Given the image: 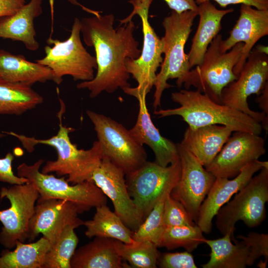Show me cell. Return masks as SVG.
Returning a JSON list of instances; mask_svg holds the SVG:
<instances>
[{
  "label": "cell",
  "mask_w": 268,
  "mask_h": 268,
  "mask_svg": "<svg viewBox=\"0 0 268 268\" xmlns=\"http://www.w3.org/2000/svg\"><path fill=\"white\" fill-rule=\"evenodd\" d=\"M72 225H67L47 252L42 268H71L70 261L79 239Z\"/></svg>",
  "instance_id": "4dcf8cb0"
},
{
  "label": "cell",
  "mask_w": 268,
  "mask_h": 268,
  "mask_svg": "<svg viewBox=\"0 0 268 268\" xmlns=\"http://www.w3.org/2000/svg\"></svg>",
  "instance_id": "b9f144b4"
},
{
  "label": "cell",
  "mask_w": 268,
  "mask_h": 268,
  "mask_svg": "<svg viewBox=\"0 0 268 268\" xmlns=\"http://www.w3.org/2000/svg\"><path fill=\"white\" fill-rule=\"evenodd\" d=\"M180 160L167 166L146 161L136 171L125 175L129 194L143 220L167 192H171L181 175Z\"/></svg>",
  "instance_id": "7c38bea8"
},
{
  "label": "cell",
  "mask_w": 268,
  "mask_h": 268,
  "mask_svg": "<svg viewBox=\"0 0 268 268\" xmlns=\"http://www.w3.org/2000/svg\"><path fill=\"white\" fill-rule=\"evenodd\" d=\"M80 20L83 40L87 46L94 48L97 67L92 79L81 81L76 87L87 89L89 96L94 98L103 92L112 93L131 86L126 60L137 59L141 53L133 34L134 22L131 20L115 28L113 14H100Z\"/></svg>",
  "instance_id": "6da1fadb"
},
{
  "label": "cell",
  "mask_w": 268,
  "mask_h": 268,
  "mask_svg": "<svg viewBox=\"0 0 268 268\" xmlns=\"http://www.w3.org/2000/svg\"><path fill=\"white\" fill-rule=\"evenodd\" d=\"M265 144L259 134L235 131L205 168L216 178H233L247 164L265 154Z\"/></svg>",
  "instance_id": "2e32d148"
},
{
  "label": "cell",
  "mask_w": 268,
  "mask_h": 268,
  "mask_svg": "<svg viewBox=\"0 0 268 268\" xmlns=\"http://www.w3.org/2000/svg\"><path fill=\"white\" fill-rule=\"evenodd\" d=\"M69 2L73 5L79 6L83 10L93 14V15H98L100 14V11L90 9L85 6L79 3L77 0H67Z\"/></svg>",
  "instance_id": "60d3db41"
},
{
  "label": "cell",
  "mask_w": 268,
  "mask_h": 268,
  "mask_svg": "<svg viewBox=\"0 0 268 268\" xmlns=\"http://www.w3.org/2000/svg\"><path fill=\"white\" fill-rule=\"evenodd\" d=\"M85 235L89 238L99 237L112 238L125 243H132L134 231L126 226L120 218L106 204L96 207L92 219L84 221Z\"/></svg>",
  "instance_id": "83f0119b"
},
{
  "label": "cell",
  "mask_w": 268,
  "mask_h": 268,
  "mask_svg": "<svg viewBox=\"0 0 268 268\" xmlns=\"http://www.w3.org/2000/svg\"><path fill=\"white\" fill-rule=\"evenodd\" d=\"M265 167H268V161L257 160L247 164L232 179L224 177L215 178L201 203L196 223L203 233L208 234L211 232L212 219L218 210L243 188L256 172Z\"/></svg>",
  "instance_id": "d6986e66"
},
{
  "label": "cell",
  "mask_w": 268,
  "mask_h": 268,
  "mask_svg": "<svg viewBox=\"0 0 268 268\" xmlns=\"http://www.w3.org/2000/svg\"><path fill=\"white\" fill-rule=\"evenodd\" d=\"M197 15V11L194 10L181 13L172 10L162 21L165 31L164 36L162 37L164 57L154 85V110L161 105L164 91L171 87L168 80L176 79L177 86L181 87L191 70L187 54L185 52V46Z\"/></svg>",
  "instance_id": "277c9868"
},
{
  "label": "cell",
  "mask_w": 268,
  "mask_h": 268,
  "mask_svg": "<svg viewBox=\"0 0 268 268\" xmlns=\"http://www.w3.org/2000/svg\"><path fill=\"white\" fill-rule=\"evenodd\" d=\"M206 0H213L220 7H226L230 4H242L249 5L258 9L268 10V0H196L197 4Z\"/></svg>",
  "instance_id": "8d00e7d4"
},
{
  "label": "cell",
  "mask_w": 268,
  "mask_h": 268,
  "mask_svg": "<svg viewBox=\"0 0 268 268\" xmlns=\"http://www.w3.org/2000/svg\"><path fill=\"white\" fill-rule=\"evenodd\" d=\"M233 11L232 8L218 9L210 0L199 4L197 10L199 24L187 54L191 68L201 64L209 45L222 28L223 18Z\"/></svg>",
  "instance_id": "603a6c76"
},
{
  "label": "cell",
  "mask_w": 268,
  "mask_h": 268,
  "mask_svg": "<svg viewBox=\"0 0 268 268\" xmlns=\"http://www.w3.org/2000/svg\"><path fill=\"white\" fill-rule=\"evenodd\" d=\"M163 219L165 227L197 224L190 218L182 203L172 198L170 193L167 195L164 201Z\"/></svg>",
  "instance_id": "836d02e7"
},
{
  "label": "cell",
  "mask_w": 268,
  "mask_h": 268,
  "mask_svg": "<svg viewBox=\"0 0 268 268\" xmlns=\"http://www.w3.org/2000/svg\"><path fill=\"white\" fill-rule=\"evenodd\" d=\"M146 97L143 94L135 97L138 102V113L135 125L129 131L140 144H146L151 149L156 163L167 166L180 160L177 144L163 136L153 123Z\"/></svg>",
  "instance_id": "44dd1931"
},
{
  "label": "cell",
  "mask_w": 268,
  "mask_h": 268,
  "mask_svg": "<svg viewBox=\"0 0 268 268\" xmlns=\"http://www.w3.org/2000/svg\"><path fill=\"white\" fill-rule=\"evenodd\" d=\"M116 251L131 268H156L161 254L158 247L149 241H135L125 243L115 239Z\"/></svg>",
  "instance_id": "f546056e"
},
{
  "label": "cell",
  "mask_w": 268,
  "mask_h": 268,
  "mask_svg": "<svg viewBox=\"0 0 268 268\" xmlns=\"http://www.w3.org/2000/svg\"><path fill=\"white\" fill-rule=\"evenodd\" d=\"M6 135L3 132L0 133V139ZM14 159V155L11 152H8L4 158H0V182L11 185L22 184L28 182L27 179L14 174L12 169Z\"/></svg>",
  "instance_id": "d590c367"
},
{
  "label": "cell",
  "mask_w": 268,
  "mask_h": 268,
  "mask_svg": "<svg viewBox=\"0 0 268 268\" xmlns=\"http://www.w3.org/2000/svg\"><path fill=\"white\" fill-rule=\"evenodd\" d=\"M152 1H130L133 5V10L129 16L120 21V25L125 24L131 20L134 14L138 15L141 20L143 35L142 50L137 59L128 58L125 63L128 72L136 80L137 85L123 89L126 94L134 97L141 94L147 95L150 91L156 81V72L163 59L162 38L157 35L148 21V11Z\"/></svg>",
  "instance_id": "8992f818"
},
{
  "label": "cell",
  "mask_w": 268,
  "mask_h": 268,
  "mask_svg": "<svg viewBox=\"0 0 268 268\" xmlns=\"http://www.w3.org/2000/svg\"><path fill=\"white\" fill-rule=\"evenodd\" d=\"M170 193L167 192L162 195L144 221L134 232L133 239L134 241H149L158 246L165 227L163 219L164 201L166 196Z\"/></svg>",
  "instance_id": "d6a6232c"
},
{
  "label": "cell",
  "mask_w": 268,
  "mask_h": 268,
  "mask_svg": "<svg viewBox=\"0 0 268 268\" xmlns=\"http://www.w3.org/2000/svg\"><path fill=\"white\" fill-rule=\"evenodd\" d=\"M205 238L197 224L193 226L165 227L158 247H165L168 250L182 247L192 252Z\"/></svg>",
  "instance_id": "1f68e13d"
},
{
  "label": "cell",
  "mask_w": 268,
  "mask_h": 268,
  "mask_svg": "<svg viewBox=\"0 0 268 268\" xmlns=\"http://www.w3.org/2000/svg\"><path fill=\"white\" fill-rule=\"evenodd\" d=\"M171 99L180 106L155 110L154 114L159 118L179 116L192 129L217 124L230 127L234 132L260 135L263 131L262 125L250 116L231 107L216 103L198 90L182 89L173 92Z\"/></svg>",
  "instance_id": "3957f363"
},
{
  "label": "cell",
  "mask_w": 268,
  "mask_h": 268,
  "mask_svg": "<svg viewBox=\"0 0 268 268\" xmlns=\"http://www.w3.org/2000/svg\"><path fill=\"white\" fill-rule=\"evenodd\" d=\"M222 39L219 34L214 38L201 64L190 70L183 83L186 89L193 86L219 104H221L223 88L237 79L233 68L239 61L244 45L242 42L238 43L222 53L220 50Z\"/></svg>",
  "instance_id": "ba28073f"
},
{
  "label": "cell",
  "mask_w": 268,
  "mask_h": 268,
  "mask_svg": "<svg viewBox=\"0 0 268 268\" xmlns=\"http://www.w3.org/2000/svg\"><path fill=\"white\" fill-rule=\"evenodd\" d=\"M181 166V175L170 196L185 208L197 223L200 209L216 177L181 143H177Z\"/></svg>",
  "instance_id": "9a60e30c"
},
{
  "label": "cell",
  "mask_w": 268,
  "mask_h": 268,
  "mask_svg": "<svg viewBox=\"0 0 268 268\" xmlns=\"http://www.w3.org/2000/svg\"><path fill=\"white\" fill-rule=\"evenodd\" d=\"M268 35V10L258 9L242 4L240 15L230 32L229 37L220 43L222 53L230 50L240 42L244 44L239 61L233 68L237 76L253 47L262 38Z\"/></svg>",
  "instance_id": "ffe728a7"
},
{
  "label": "cell",
  "mask_w": 268,
  "mask_h": 268,
  "mask_svg": "<svg viewBox=\"0 0 268 268\" xmlns=\"http://www.w3.org/2000/svg\"><path fill=\"white\" fill-rule=\"evenodd\" d=\"M233 132L230 127L217 124L188 127L180 143L205 167L213 160Z\"/></svg>",
  "instance_id": "7402d4cb"
},
{
  "label": "cell",
  "mask_w": 268,
  "mask_h": 268,
  "mask_svg": "<svg viewBox=\"0 0 268 268\" xmlns=\"http://www.w3.org/2000/svg\"><path fill=\"white\" fill-rule=\"evenodd\" d=\"M157 265L161 268H197L193 255L187 251L161 254Z\"/></svg>",
  "instance_id": "e575fe53"
},
{
  "label": "cell",
  "mask_w": 268,
  "mask_h": 268,
  "mask_svg": "<svg viewBox=\"0 0 268 268\" xmlns=\"http://www.w3.org/2000/svg\"><path fill=\"white\" fill-rule=\"evenodd\" d=\"M44 160L34 164L22 163L17 167V175L27 179L36 188L39 197L67 201L77 208L79 213L107 204V197L92 180L69 185L65 177L57 178L40 170Z\"/></svg>",
  "instance_id": "52a82bcc"
},
{
  "label": "cell",
  "mask_w": 268,
  "mask_h": 268,
  "mask_svg": "<svg viewBox=\"0 0 268 268\" xmlns=\"http://www.w3.org/2000/svg\"><path fill=\"white\" fill-rule=\"evenodd\" d=\"M52 246L43 236L34 242H17L14 249H6L0 256V268H42L45 256Z\"/></svg>",
  "instance_id": "f1b7e54d"
},
{
  "label": "cell",
  "mask_w": 268,
  "mask_h": 268,
  "mask_svg": "<svg viewBox=\"0 0 268 268\" xmlns=\"http://www.w3.org/2000/svg\"><path fill=\"white\" fill-rule=\"evenodd\" d=\"M80 20L75 18L70 36L65 41L53 39L51 33L44 47L45 56L36 62L49 67L53 72L52 80L57 84L63 82L65 75L74 81H88L94 77L97 69L95 57L84 47L80 37Z\"/></svg>",
  "instance_id": "5b68a950"
},
{
  "label": "cell",
  "mask_w": 268,
  "mask_h": 268,
  "mask_svg": "<svg viewBox=\"0 0 268 268\" xmlns=\"http://www.w3.org/2000/svg\"><path fill=\"white\" fill-rule=\"evenodd\" d=\"M25 3V0H0V17L14 14Z\"/></svg>",
  "instance_id": "f35d334b"
},
{
  "label": "cell",
  "mask_w": 268,
  "mask_h": 268,
  "mask_svg": "<svg viewBox=\"0 0 268 268\" xmlns=\"http://www.w3.org/2000/svg\"><path fill=\"white\" fill-rule=\"evenodd\" d=\"M0 77L10 82L31 86L53 79V72L47 66L28 61L22 55L0 50Z\"/></svg>",
  "instance_id": "484cf974"
},
{
  "label": "cell",
  "mask_w": 268,
  "mask_h": 268,
  "mask_svg": "<svg viewBox=\"0 0 268 268\" xmlns=\"http://www.w3.org/2000/svg\"><path fill=\"white\" fill-rule=\"evenodd\" d=\"M96 133L103 157L120 168L125 175L141 167L147 161L143 146L122 124L103 114L86 111Z\"/></svg>",
  "instance_id": "30bf717a"
},
{
  "label": "cell",
  "mask_w": 268,
  "mask_h": 268,
  "mask_svg": "<svg viewBox=\"0 0 268 268\" xmlns=\"http://www.w3.org/2000/svg\"><path fill=\"white\" fill-rule=\"evenodd\" d=\"M76 207L71 202L39 197L28 225V240L31 242L40 234L53 244L69 225H83Z\"/></svg>",
  "instance_id": "ac0fdd59"
},
{
  "label": "cell",
  "mask_w": 268,
  "mask_h": 268,
  "mask_svg": "<svg viewBox=\"0 0 268 268\" xmlns=\"http://www.w3.org/2000/svg\"><path fill=\"white\" fill-rule=\"evenodd\" d=\"M61 116V114L57 133L47 139L36 138L13 132L3 133L16 137L29 152H33L37 144L48 145L55 148L57 158L46 162L41 171L43 173L55 172L58 176L66 175V180L72 184L92 180V174L103 158L100 143L96 140L88 149H78L72 143L69 136L74 129L64 126Z\"/></svg>",
  "instance_id": "7a4b0ae2"
},
{
  "label": "cell",
  "mask_w": 268,
  "mask_h": 268,
  "mask_svg": "<svg viewBox=\"0 0 268 268\" xmlns=\"http://www.w3.org/2000/svg\"><path fill=\"white\" fill-rule=\"evenodd\" d=\"M268 53L266 47L259 46L252 50L237 79L222 90L221 104L250 116L262 125L263 129L268 131V115L252 110L247 101L250 95L261 94L268 85Z\"/></svg>",
  "instance_id": "8fae6325"
},
{
  "label": "cell",
  "mask_w": 268,
  "mask_h": 268,
  "mask_svg": "<svg viewBox=\"0 0 268 268\" xmlns=\"http://www.w3.org/2000/svg\"><path fill=\"white\" fill-rule=\"evenodd\" d=\"M91 179L111 200L115 213L127 227L135 231L143 220L129 194L124 172L109 159L103 157Z\"/></svg>",
  "instance_id": "e0dca14e"
},
{
  "label": "cell",
  "mask_w": 268,
  "mask_h": 268,
  "mask_svg": "<svg viewBox=\"0 0 268 268\" xmlns=\"http://www.w3.org/2000/svg\"><path fill=\"white\" fill-rule=\"evenodd\" d=\"M43 1L30 0L14 14L0 17V38L21 42L28 50H37L34 20L43 13Z\"/></svg>",
  "instance_id": "cb8c5ba5"
},
{
  "label": "cell",
  "mask_w": 268,
  "mask_h": 268,
  "mask_svg": "<svg viewBox=\"0 0 268 268\" xmlns=\"http://www.w3.org/2000/svg\"><path fill=\"white\" fill-rule=\"evenodd\" d=\"M261 95L257 98L256 102L263 112L268 114V85L263 90Z\"/></svg>",
  "instance_id": "ab89813d"
},
{
  "label": "cell",
  "mask_w": 268,
  "mask_h": 268,
  "mask_svg": "<svg viewBox=\"0 0 268 268\" xmlns=\"http://www.w3.org/2000/svg\"><path fill=\"white\" fill-rule=\"evenodd\" d=\"M143 1L145 0H136ZM168 6L178 13H181L187 10L197 11L198 4L195 0H164Z\"/></svg>",
  "instance_id": "74e56055"
},
{
  "label": "cell",
  "mask_w": 268,
  "mask_h": 268,
  "mask_svg": "<svg viewBox=\"0 0 268 268\" xmlns=\"http://www.w3.org/2000/svg\"><path fill=\"white\" fill-rule=\"evenodd\" d=\"M249 181L233 199L223 205L216 214V226L224 235L230 233L235 241V224L241 220L250 228L257 227L266 216L268 201V167Z\"/></svg>",
  "instance_id": "9c48e42d"
},
{
  "label": "cell",
  "mask_w": 268,
  "mask_h": 268,
  "mask_svg": "<svg viewBox=\"0 0 268 268\" xmlns=\"http://www.w3.org/2000/svg\"><path fill=\"white\" fill-rule=\"evenodd\" d=\"M235 244L230 233L214 240L206 238L204 243L210 248V259L202 265L203 268H245L252 266L261 257L268 260V234L250 232L246 236L239 235Z\"/></svg>",
  "instance_id": "5bb4252c"
},
{
  "label": "cell",
  "mask_w": 268,
  "mask_h": 268,
  "mask_svg": "<svg viewBox=\"0 0 268 268\" xmlns=\"http://www.w3.org/2000/svg\"><path fill=\"white\" fill-rule=\"evenodd\" d=\"M43 102V97L31 86L0 77V115H21Z\"/></svg>",
  "instance_id": "4316f807"
},
{
  "label": "cell",
  "mask_w": 268,
  "mask_h": 268,
  "mask_svg": "<svg viewBox=\"0 0 268 268\" xmlns=\"http://www.w3.org/2000/svg\"><path fill=\"white\" fill-rule=\"evenodd\" d=\"M115 239L95 237L87 244L76 249L70 261L71 268H131L118 254Z\"/></svg>",
  "instance_id": "d4e9b609"
},
{
  "label": "cell",
  "mask_w": 268,
  "mask_h": 268,
  "mask_svg": "<svg viewBox=\"0 0 268 268\" xmlns=\"http://www.w3.org/2000/svg\"><path fill=\"white\" fill-rule=\"evenodd\" d=\"M1 187L0 198L7 199L10 206L0 210V244L6 249H12L17 242L24 243L28 239L29 221L34 212L39 194L35 186L27 182Z\"/></svg>",
  "instance_id": "4fadbf2b"
}]
</instances>
